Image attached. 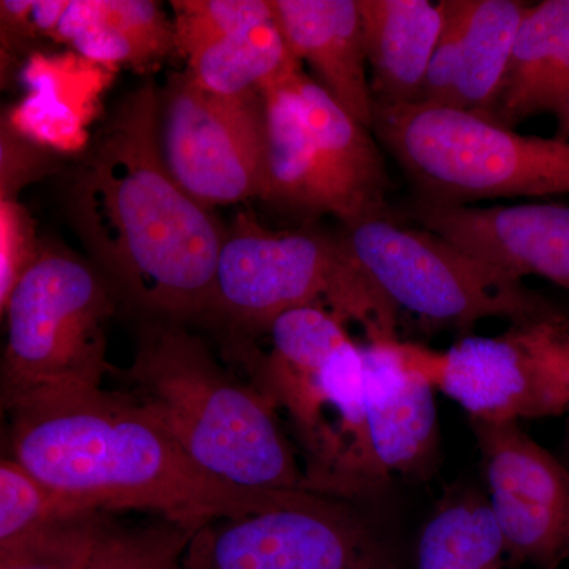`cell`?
I'll return each mask as SVG.
<instances>
[{
	"mask_svg": "<svg viewBox=\"0 0 569 569\" xmlns=\"http://www.w3.org/2000/svg\"><path fill=\"white\" fill-rule=\"evenodd\" d=\"M299 70L302 63L291 54L276 14L187 59V71L198 84L230 97L263 93Z\"/></svg>",
	"mask_w": 569,
	"mask_h": 569,
	"instance_id": "cell-21",
	"label": "cell"
},
{
	"mask_svg": "<svg viewBox=\"0 0 569 569\" xmlns=\"http://www.w3.org/2000/svg\"><path fill=\"white\" fill-rule=\"evenodd\" d=\"M376 104L421 100L445 13L430 0H358Z\"/></svg>",
	"mask_w": 569,
	"mask_h": 569,
	"instance_id": "cell-17",
	"label": "cell"
},
{
	"mask_svg": "<svg viewBox=\"0 0 569 569\" xmlns=\"http://www.w3.org/2000/svg\"><path fill=\"white\" fill-rule=\"evenodd\" d=\"M82 511L80 501L51 488L13 458L0 462V546Z\"/></svg>",
	"mask_w": 569,
	"mask_h": 569,
	"instance_id": "cell-25",
	"label": "cell"
},
{
	"mask_svg": "<svg viewBox=\"0 0 569 569\" xmlns=\"http://www.w3.org/2000/svg\"><path fill=\"white\" fill-rule=\"evenodd\" d=\"M569 43V0H546L529 7L520 22L503 91L490 119L507 126L550 63Z\"/></svg>",
	"mask_w": 569,
	"mask_h": 569,
	"instance_id": "cell-23",
	"label": "cell"
},
{
	"mask_svg": "<svg viewBox=\"0 0 569 569\" xmlns=\"http://www.w3.org/2000/svg\"><path fill=\"white\" fill-rule=\"evenodd\" d=\"M503 537L482 490L449 488L419 531L417 569H508Z\"/></svg>",
	"mask_w": 569,
	"mask_h": 569,
	"instance_id": "cell-20",
	"label": "cell"
},
{
	"mask_svg": "<svg viewBox=\"0 0 569 569\" xmlns=\"http://www.w3.org/2000/svg\"><path fill=\"white\" fill-rule=\"evenodd\" d=\"M559 119V127H557V140L568 142L569 144V99L559 111L556 112Z\"/></svg>",
	"mask_w": 569,
	"mask_h": 569,
	"instance_id": "cell-36",
	"label": "cell"
},
{
	"mask_svg": "<svg viewBox=\"0 0 569 569\" xmlns=\"http://www.w3.org/2000/svg\"><path fill=\"white\" fill-rule=\"evenodd\" d=\"M33 0H2L0 2V31L2 51L20 52L28 41L37 39L33 32L31 13Z\"/></svg>",
	"mask_w": 569,
	"mask_h": 569,
	"instance_id": "cell-34",
	"label": "cell"
},
{
	"mask_svg": "<svg viewBox=\"0 0 569 569\" xmlns=\"http://www.w3.org/2000/svg\"><path fill=\"white\" fill-rule=\"evenodd\" d=\"M407 219L507 274L569 291V206L455 204L418 198Z\"/></svg>",
	"mask_w": 569,
	"mask_h": 569,
	"instance_id": "cell-13",
	"label": "cell"
},
{
	"mask_svg": "<svg viewBox=\"0 0 569 569\" xmlns=\"http://www.w3.org/2000/svg\"><path fill=\"white\" fill-rule=\"evenodd\" d=\"M3 121L22 137L59 156L81 151L89 142L88 119L66 104L37 93H28L7 112Z\"/></svg>",
	"mask_w": 569,
	"mask_h": 569,
	"instance_id": "cell-29",
	"label": "cell"
},
{
	"mask_svg": "<svg viewBox=\"0 0 569 569\" xmlns=\"http://www.w3.org/2000/svg\"><path fill=\"white\" fill-rule=\"evenodd\" d=\"M10 458L99 511L146 509L197 533L263 512L298 490H257L213 477L126 392L103 389L11 411Z\"/></svg>",
	"mask_w": 569,
	"mask_h": 569,
	"instance_id": "cell-2",
	"label": "cell"
},
{
	"mask_svg": "<svg viewBox=\"0 0 569 569\" xmlns=\"http://www.w3.org/2000/svg\"><path fill=\"white\" fill-rule=\"evenodd\" d=\"M122 377L123 392L213 477L246 489L306 490L279 408L224 372L182 323L149 321Z\"/></svg>",
	"mask_w": 569,
	"mask_h": 569,
	"instance_id": "cell-3",
	"label": "cell"
},
{
	"mask_svg": "<svg viewBox=\"0 0 569 569\" xmlns=\"http://www.w3.org/2000/svg\"><path fill=\"white\" fill-rule=\"evenodd\" d=\"M51 40L104 67L146 69L176 50L173 21L151 0H70Z\"/></svg>",
	"mask_w": 569,
	"mask_h": 569,
	"instance_id": "cell-18",
	"label": "cell"
},
{
	"mask_svg": "<svg viewBox=\"0 0 569 569\" xmlns=\"http://www.w3.org/2000/svg\"><path fill=\"white\" fill-rule=\"evenodd\" d=\"M183 569H403L396 542L359 503L298 490L263 512L198 530Z\"/></svg>",
	"mask_w": 569,
	"mask_h": 569,
	"instance_id": "cell-9",
	"label": "cell"
},
{
	"mask_svg": "<svg viewBox=\"0 0 569 569\" xmlns=\"http://www.w3.org/2000/svg\"><path fill=\"white\" fill-rule=\"evenodd\" d=\"M159 140L174 181L206 208L263 197V93L220 96L174 73L160 89Z\"/></svg>",
	"mask_w": 569,
	"mask_h": 569,
	"instance_id": "cell-10",
	"label": "cell"
},
{
	"mask_svg": "<svg viewBox=\"0 0 569 569\" xmlns=\"http://www.w3.org/2000/svg\"><path fill=\"white\" fill-rule=\"evenodd\" d=\"M194 531L167 519L142 527L111 523L88 569H183Z\"/></svg>",
	"mask_w": 569,
	"mask_h": 569,
	"instance_id": "cell-26",
	"label": "cell"
},
{
	"mask_svg": "<svg viewBox=\"0 0 569 569\" xmlns=\"http://www.w3.org/2000/svg\"><path fill=\"white\" fill-rule=\"evenodd\" d=\"M400 340L361 346L370 451L385 489L395 478H429L440 451L436 388L408 365Z\"/></svg>",
	"mask_w": 569,
	"mask_h": 569,
	"instance_id": "cell-14",
	"label": "cell"
},
{
	"mask_svg": "<svg viewBox=\"0 0 569 569\" xmlns=\"http://www.w3.org/2000/svg\"><path fill=\"white\" fill-rule=\"evenodd\" d=\"M529 7L519 0L463 2L462 70L455 108L492 114Z\"/></svg>",
	"mask_w": 569,
	"mask_h": 569,
	"instance_id": "cell-22",
	"label": "cell"
},
{
	"mask_svg": "<svg viewBox=\"0 0 569 569\" xmlns=\"http://www.w3.org/2000/svg\"><path fill=\"white\" fill-rule=\"evenodd\" d=\"M408 365L466 411L468 421L569 415V316L460 337L448 350L400 340Z\"/></svg>",
	"mask_w": 569,
	"mask_h": 569,
	"instance_id": "cell-8",
	"label": "cell"
},
{
	"mask_svg": "<svg viewBox=\"0 0 569 569\" xmlns=\"http://www.w3.org/2000/svg\"><path fill=\"white\" fill-rule=\"evenodd\" d=\"M59 153L22 137L2 119L0 130V198L18 200L28 183L58 168Z\"/></svg>",
	"mask_w": 569,
	"mask_h": 569,
	"instance_id": "cell-32",
	"label": "cell"
},
{
	"mask_svg": "<svg viewBox=\"0 0 569 569\" xmlns=\"http://www.w3.org/2000/svg\"><path fill=\"white\" fill-rule=\"evenodd\" d=\"M40 250L28 209L20 200L0 198V310L6 309L14 287L36 263Z\"/></svg>",
	"mask_w": 569,
	"mask_h": 569,
	"instance_id": "cell-30",
	"label": "cell"
},
{
	"mask_svg": "<svg viewBox=\"0 0 569 569\" xmlns=\"http://www.w3.org/2000/svg\"><path fill=\"white\" fill-rule=\"evenodd\" d=\"M271 7L296 61L307 63L313 80L372 130L376 97L358 0H271Z\"/></svg>",
	"mask_w": 569,
	"mask_h": 569,
	"instance_id": "cell-16",
	"label": "cell"
},
{
	"mask_svg": "<svg viewBox=\"0 0 569 569\" xmlns=\"http://www.w3.org/2000/svg\"><path fill=\"white\" fill-rule=\"evenodd\" d=\"M160 89L116 104L71 176V228L118 299L149 321L208 317L227 231L174 181L160 151Z\"/></svg>",
	"mask_w": 569,
	"mask_h": 569,
	"instance_id": "cell-1",
	"label": "cell"
},
{
	"mask_svg": "<svg viewBox=\"0 0 569 569\" xmlns=\"http://www.w3.org/2000/svg\"><path fill=\"white\" fill-rule=\"evenodd\" d=\"M549 569H560V568H549Z\"/></svg>",
	"mask_w": 569,
	"mask_h": 569,
	"instance_id": "cell-37",
	"label": "cell"
},
{
	"mask_svg": "<svg viewBox=\"0 0 569 569\" xmlns=\"http://www.w3.org/2000/svg\"><path fill=\"white\" fill-rule=\"evenodd\" d=\"M70 0H33L31 22L37 37L52 39Z\"/></svg>",
	"mask_w": 569,
	"mask_h": 569,
	"instance_id": "cell-35",
	"label": "cell"
},
{
	"mask_svg": "<svg viewBox=\"0 0 569 569\" xmlns=\"http://www.w3.org/2000/svg\"><path fill=\"white\" fill-rule=\"evenodd\" d=\"M372 133L421 193L440 203L569 193V144L438 104H376Z\"/></svg>",
	"mask_w": 569,
	"mask_h": 569,
	"instance_id": "cell-5",
	"label": "cell"
},
{
	"mask_svg": "<svg viewBox=\"0 0 569 569\" xmlns=\"http://www.w3.org/2000/svg\"><path fill=\"white\" fill-rule=\"evenodd\" d=\"M293 84L312 138L329 216L351 224L388 213L387 162L372 130L356 121L305 70L295 74Z\"/></svg>",
	"mask_w": 569,
	"mask_h": 569,
	"instance_id": "cell-15",
	"label": "cell"
},
{
	"mask_svg": "<svg viewBox=\"0 0 569 569\" xmlns=\"http://www.w3.org/2000/svg\"><path fill=\"white\" fill-rule=\"evenodd\" d=\"M339 236L399 317H415L425 328L463 337L488 318L512 325L561 312L523 280L389 212L342 224Z\"/></svg>",
	"mask_w": 569,
	"mask_h": 569,
	"instance_id": "cell-7",
	"label": "cell"
},
{
	"mask_svg": "<svg viewBox=\"0 0 569 569\" xmlns=\"http://www.w3.org/2000/svg\"><path fill=\"white\" fill-rule=\"evenodd\" d=\"M111 512L82 511L0 546V569H88Z\"/></svg>",
	"mask_w": 569,
	"mask_h": 569,
	"instance_id": "cell-24",
	"label": "cell"
},
{
	"mask_svg": "<svg viewBox=\"0 0 569 569\" xmlns=\"http://www.w3.org/2000/svg\"><path fill=\"white\" fill-rule=\"evenodd\" d=\"M305 306L361 326L367 342L402 339L399 313L339 234L269 231L239 213L217 261L209 316L244 331H268L277 317Z\"/></svg>",
	"mask_w": 569,
	"mask_h": 569,
	"instance_id": "cell-4",
	"label": "cell"
},
{
	"mask_svg": "<svg viewBox=\"0 0 569 569\" xmlns=\"http://www.w3.org/2000/svg\"><path fill=\"white\" fill-rule=\"evenodd\" d=\"M569 99V43L563 51L560 52L559 58L556 59L537 84L531 88L527 93L526 99L519 103L512 112L511 118L508 119L507 126L509 129H515L518 123L526 121L531 116L541 114V112L557 111L567 103Z\"/></svg>",
	"mask_w": 569,
	"mask_h": 569,
	"instance_id": "cell-33",
	"label": "cell"
},
{
	"mask_svg": "<svg viewBox=\"0 0 569 569\" xmlns=\"http://www.w3.org/2000/svg\"><path fill=\"white\" fill-rule=\"evenodd\" d=\"M295 74L263 92L266 178L261 200L298 216H329L312 138L293 84Z\"/></svg>",
	"mask_w": 569,
	"mask_h": 569,
	"instance_id": "cell-19",
	"label": "cell"
},
{
	"mask_svg": "<svg viewBox=\"0 0 569 569\" xmlns=\"http://www.w3.org/2000/svg\"><path fill=\"white\" fill-rule=\"evenodd\" d=\"M111 284L70 250L41 244L39 258L14 287L2 316L7 342L0 366L3 410L102 389Z\"/></svg>",
	"mask_w": 569,
	"mask_h": 569,
	"instance_id": "cell-6",
	"label": "cell"
},
{
	"mask_svg": "<svg viewBox=\"0 0 569 569\" xmlns=\"http://www.w3.org/2000/svg\"><path fill=\"white\" fill-rule=\"evenodd\" d=\"M463 2L445 0V22L422 84L419 103L456 107L462 70Z\"/></svg>",
	"mask_w": 569,
	"mask_h": 569,
	"instance_id": "cell-31",
	"label": "cell"
},
{
	"mask_svg": "<svg viewBox=\"0 0 569 569\" xmlns=\"http://www.w3.org/2000/svg\"><path fill=\"white\" fill-rule=\"evenodd\" d=\"M490 512L512 565L569 561V470L515 421H470Z\"/></svg>",
	"mask_w": 569,
	"mask_h": 569,
	"instance_id": "cell-12",
	"label": "cell"
},
{
	"mask_svg": "<svg viewBox=\"0 0 569 569\" xmlns=\"http://www.w3.org/2000/svg\"><path fill=\"white\" fill-rule=\"evenodd\" d=\"M176 51L192 58L198 51L271 18V0H174Z\"/></svg>",
	"mask_w": 569,
	"mask_h": 569,
	"instance_id": "cell-27",
	"label": "cell"
},
{
	"mask_svg": "<svg viewBox=\"0 0 569 569\" xmlns=\"http://www.w3.org/2000/svg\"><path fill=\"white\" fill-rule=\"evenodd\" d=\"M258 388L293 425L306 490L359 505L385 490L367 430L365 359L353 339L312 372L266 378Z\"/></svg>",
	"mask_w": 569,
	"mask_h": 569,
	"instance_id": "cell-11",
	"label": "cell"
},
{
	"mask_svg": "<svg viewBox=\"0 0 569 569\" xmlns=\"http://www.w3.org/2000/svg\"><path fill=\"white\" fill-rule=\"evenodd\" d=\"M110 67L100 66L82 56L33 54L22 69L21 80L29 93L66 104L91 121L97 99L110 81Z\"/></svg>",
	"mask_w": 569,
	"mask_h": 569,
	"instance_id": "cell-28",
	"label": "cell"
}]
</instances>
